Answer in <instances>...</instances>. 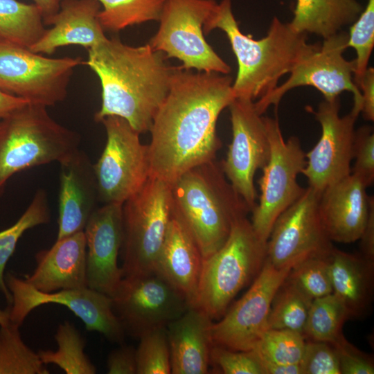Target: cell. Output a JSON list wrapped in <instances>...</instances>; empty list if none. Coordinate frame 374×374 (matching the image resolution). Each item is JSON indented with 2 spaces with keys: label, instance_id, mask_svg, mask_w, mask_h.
<instances>
[{
  "label": "cell",
  "instance_id": "6da1fadb",
  "mask_svg": "<svg viewBox=\"0 0 374 374\" xmlns=\"http://www.w3.org/2000/svg\"><path fill=\"white\" fill-rule=\"evenodd\" d=\"M232 84L228 74L175 66L149 131L150 177L172 184L190 169L215 159L222 147L217 121L235 98Z\"/></svg>",
  "mask_w": 374,
  "mask_h": 374
},
{
  "label": "cell",
  "instance_id": "7a4b0ae2",
  "mask_svg": "<svg viewBox=\"0 0 374 374\" xmlns=\"http://www.w3.org/2000/svg\"><path fill=\"white\" fill-rule=\"evenodd\" d=\"M148 43L132 46L107 38L88 49L87 64L98 77L101 106L98 123L109 116L125 119L139 134L150 131L169 91L175 69Z\"/></svg>",
  "mask_w": 374,
  "mask_h": 374
},
{
  "label": "cell",
  "instance_id": "3957f363",
  "mask_svg": "<svg viewBox=\"0 0 374 374\" xmlns=\"http://www.w3.org/2000/svg\"><path fill=\"white\" fill-rule=\"evenodd\" d=\"M220 29L226 34L238 62L232 84L235 98L253 101L269 94L279 80L290 73L312 48L307 34L295 31L290 23L274 17L267 34L253 39L243 34L232 10L231 0L217 3L203 26L204 33Z\"/></svg>",
  "mask_w": 374,
  "mask_h": 374
},
{
  "label": "cell",
  "instance_id": "277c9868",
  "mask_svg": "<svg viewBox=\"0 0 374 374\" xmlns=\"http://www.w3.org/2000/svg\"><path fill=\"white\" fill-rule=\"evenodd\" d=\"M170 185L173 211L203 258L220 249L233 223L251 212L216 159L190 169Z\"/></svg>",
  "mask_w": 374,
  "mask_h": 374
},
{
  "label": "cell",
  "instance_id": "5b68a950",
  "mask_svg": "<svg viewBox=\"0 0 374 374\" xmlns=\"http://www.w3.org/2000/svg\"><path fill=\"white\" fill-rule=\"evenodd\" d=\"M46 108L28 103L1 119L0 195L15 173L61 163L79 149L80 136L56 122Z\"/></svg>",
  "mask_w": 374,
  "mask_h": 374
},
{
  "label": "cell",
  "instance_id": "8992f818",
  "mask_svg": "<svg viewBox=\"0 0 374 374\" xmlns=\"http://www.w3.org/2000/svg\"><path fill=\"white\" fill-rule=\"evenodd\" d=\"M267 242L255 233L247 217L233 224L224 244L203 259L193 303L213 320L222 317L237 294L260 272Z\"/></svg>",
  "mask_w": 374,
  "mask_h": 374
},
{
  "label": "cell",
  "instance_id": "52a82bcc",
  "mask_svg": "<svg viewBox=\"0 0 374 374\" xmlns=\"http://www.w3.org/2000/svg\"><path fill=\"white\" fill-rule=\"evenodd\" d=\"M172 210L171 185L153 177L123 204V277L155 271Z\"/></svg>",
  "mask_w": 374,
  "mask_h": 374
},
{
  "label": "cell",
  "instance_id": "ba28073f",
  "mask_svg": "<svg viewBox=\"0 0 374 374\" xmlns=\"http://www.w3.org/2000/svg\"><path fill=\"white\" fill-rule=\"evenodd\" d=\"M215 0H166L159 26L148 44L184 69L229 74L231 68L204 38L203 26L217 5Z\"/></svg>",
  "mask_w": 374,
  "mask_h": 374
},
{
  "label": "cell",
  "instance_id": "9c48e42d",
  "mask_svg": "<svg viewBox=\"0 0 374 374\" xmlns=\"http://www.w3.org/2000/svg\"><path fill=\"white\" fill-rule=\"evenodd\" d=\"M270 146L267 164L258 181L260 195L251 211V223L256 235L267 242L278 217L303 194L297 176L306 165L300 140L283 138L277 118L264 116Z\"/></svg>",
  "mask_w": 374,
  "mask_h": 374
},
{
  "label": "cell",
  "instance_id": "30bf717a",
  "mask_svg": "<svg viewBox=\"0 0 374 374\" xmlns=\"http://www.w3.org/2000/svg\"><path fill=\"white\" fill-rule=\"evenodd\" d=\"M80 57L51 58L0 40V89L46 107L62 102Z\"/></svg>",
  "mask_w": 374,
  "mask_h": 374
},
{
  "label": "cell",
  "instance_id": "8fae6325",
  "mask_svg": "<svg viewBox=\"0 0 374 374\" xmlns=\"http://www.w3.org/2000/svg\"><path fill=\"white\" fill-rule=\"evenodd\" d=\"M100 123L107 140L98 161L93 164L98 199L104 204H123L150 177L148 145L124 118L109 116Z\"/></svg>",
  "mask_w": 374,
  "mask_h": 374
},
{
  "label": "cell",
  "instance_id": "7c38bea8",
  "mask_svg": "<svg viewBox=\"0 0 374 374\" xmlns=\"http://www.w3.org/2000/svg\"><path fill=\"white\" fill-rule=\"evenodd\" d=\"M348 35L343 31L323 39L322 44L315 43L312 48L296 63L290 77L278 85L269 94L254 101L256 110L263 114L273 105L277 107L283 96L290 90L310 86L320 91L324 100L330 101L343 91L353 96L352 109L361 112L362 93L353 75L355 71V60H347L344 53L348 48Z\"/></svg>",
  "mask_w": 374,
  "mask_h": 374
},
{
  "label": "cell",
  "instance_id": "4fadbf2b",
  "mask_svg": "<svg viewBox=\"0 0 374 374\" xmlns=\"http://www.w3.org/2000/svg\"><path fill=\"white\" fill-rule=\"evenodd\" d=\"M5 281L12 299L8 306L10 323L20 327L35 308L56 303L73 312L88 331L98 332L109 341L123 344L125 332L113 310L110 296L88 287L43 292L11 273L7 274Z\"/></svg>",
  "mask_w": 374,
  "mask_h": 374
},
{
  "label": "cell",
  "instance_id": "5bb4252c",
  "mask_svg": "<svg viewBox=\"0 0 374 374\" xmlns=\"http://www.w3.org/2000/svg\"><path fill=\"white\" fill-rule=\"evenodd\" d=\"M111 298L125 334L137 338L149 330L166 327L190 307L156 271L123 277Z\"/></svg>",
  "mask_w": 374,
  "mask_h": 374
},
{
  "label": "cell",
  "instance_id": "9a60e30c",
  "mask_svg": "<svg viewBox=\"0 0 374 374\" xmlns=\"http://www.w3.org/2000/svg\"><path fill=\"white\" fill-rule=\"evenodd\" d=\"M232 140L222 169L234 190L251 211L256 205L254 177L267 163L270 146L264 116L254 101L235 98L229 106Z\"/></svg>",
  "mask_w": 374,
  "mask_h": 374
},
{
  "label": "cell",
  "instance_id": "2e32d148",
  "mask_svg": "<svg viewBox=\"0 0 374 374\" xmlns=\"http://www.w3.org/2000/svg\"><path fill=\"white\" fill-rule=\"evenodd\" d=\"M321 127L316 145L305 154L306 165L302 171L309 187L319 195L329 186L351 174L353 160L355 125L359 112L351 109L340 116V100H324L314 110L307 107Z\"/></svg>",
  "mask_w": 374,
  "mask_h": 374
},
{
  "label": "cell",
  "instance_id": "e0dca14e",
  "mask_svg": "<svg viewBox=\"0 0 374 374\" xmlns=\"http://www.w3.org/2000/svg\"><path fill=\"white\" fill-rule=\"evenodd\" d=\"M319 197L308 186L276 220L266 247V259L275 267L291 269L306 258L328 253L334 247L321 221Z\"/></svg>",
  "mask_w": 374,
  "mask_h": 374
},
{
  "label": "cell",
  "instance_id": "ac0fdd59",
  "mask_svg": "<svg viewBox=\"0 0 374 374\" xmlns=\"http://www.w3.org/2000/svg\"><path fill=\"white\" fill-rule=\"evenodd\" d=\"M291 269H278L267 259L247 292L212 323L213 345L233 350L253 349L268 329L273 297Z\"/></svg>",
  "mask_w": 374,
  "mask_h": 374
},
{
  "label": "cell",
  "instance_id": "d6986e66",
  "mask_svg": "<svg viewBox=\"0 0 374 374\" xmlns=\"http://www.w3.org/2000/svg\"><path fill=\"white\" fill-rule=\"evenodd\" d=\"M83 231L87 286L112 297L123 278L118 265L123 242V204H104L97 208Z\"/></svg>",
  "mask_w": 374,
  "mask_h": 374
},
{
  "label": "cell",
  "instance_id": "ffe728a7",
  "mask_svg": "<svg viewBox=\"0 0 374 374\" xmlns=\"http://www.w3.org/2000/svg\"><path fill=\"white\" fill-rule=\"evenodd\" d=\"M367 187L350 174L327 188L319 199V213L332 242L348 244L359 240L366 225L373 197Z\"/></svg>",
  "mask_w": 374,
  "mask_h": 374
},
{
  "label": "cell",
  "instance_id": "44dd1931",
  "mask_svg": "<svg viewBox=\"0 0 374 374\" xmlns=\"http://www.w3.org/2000/svg\"><path fill=\"white\" fill-rule=\"evenodd\" d=\"M60 164L56 240L83 231L99 201L93 166L85 152L78 149Z\"/></svg>",
  "mask_w": 374,
  "mask_h": 374
},
{
  "label": "cell",
  "instance_id": "7402d4cb",
  "mask_svg": "<svg viewBox=\"0 0 374 374\" xmlns=\"http://www.w3.org/2000/svg\"><path fill=\"white\" fill-rule=\"evenodd\" d=\"M37 266L24 280L43 292L87 287V245L84 231L56 240L35 256Z\"/></svg>",
  "mask_w": 374,
  "mask_h": 374
},
{
  "label": "cell",
  "instance_id": "603a6c76",
  "mask_svg": "<svg viewBox=\"0 0 374 374\" xmlns=\"http://www.w3.org/2000/svg\"><path fill=\"white\" fill-rule=\"evenodd\" d=\"M100 6L97 0H62L58 12L48 23L53 27L29 48L51 55L69 45L87 50L93 47L107 38L98 17Z\"/></svg>",
  "mask_w": 374,
  "mask_h": 374
},
{
  "label": "cell",
  "instance_id": "cb8c5ba5",
  "mask_svg": "<svg viewBox=\"0 0 374 374\" xmlns=\"http://www.w3.org/2000/svg\"><path fill=\"white\" fill-rule=\"evenodd\" d=\"M213 319L204 311L190 307L166 326L170 353L171 373H208L213 346Z\"/></svg>",
  "mask_w": 374,
  "mask_h": 374
},
{
  "label": "cell",
  "instance_id": "d4e9b609",
  "mask_svg": "<svg viewBox=\"0 0 374 374\" xmlns=\"http://www.w3.org/2000/svg\"><path fill=\"white\" fill-rule=\"evenodd\" d=\"M203 259L196 242L172 210L155 271L179 291L190 307L195 297Z\"/></svg>",
  "mask_w": 374,
  "mask_h": 374
},
{
  "label": "cell",
  "instance_id": "484cf974",
  "mask_svg": "<svg viewBox=\"0 0 374 374\" xmlns=\"http://www.w3.org/2000/svg\"><path fill=\"white\" fill-rule=\"evenodd\" d=\"M332 293L344 304L351 317L366 314L371 302L374 262L361 254L335 247L328 255Z\"/></svg>",
  "mask_w": 374,
  "mask_h": 374
},
{
  "label": "cell",
  "instance_id": "4316f807",
  "mask_svg": "<svg viewBox=\"0 0 374 374\" xmlns=\"http://www.w3.org/2000/svg\"><path fill=\"white\" fill-rule=\"evenodd\" d=\"M364 8L357 0H296L290 23L301 33H314L326 39L352 24Z\"/></svg>",
  "mask_w": 374,
  "mask_h": 374
},
{
  "label": "cell",
  "instance_id": "83f0119b",
  "mask_svg": "<svg viewBox=\"0 0 374 374\" xmlns=\"http://www.w3.org/2000/svg\"><path fill=\"white\" fill-rule=\"evenodd\" d=\"M44 25L34 3L0 0V40L30 48L44 34Z\"/></svg>",
  "mask_w": 374,
  "mask_h": 374
},
{
  "label": "cell",
  "instance_id": "f1b7e54d",
  "mask_svg": "<svg viewBox=\"0 0 374 374\" xmlns=\"http://www.w3.org/2000/svg\"><path fill=\"white\" fill-rule=\"evenodd\" d=\"M351 315L344 304L333 294L313 299L303 332L307 340L337 346L346 338L344 323Z\"/></svg>",
  "mask_w": 374,
  "mask_h": 374
},
{
  "label": "cell",
  "instance_id": "f546056e",
  "mask_svg": "<svg viewBox=\"0 0 374 374\" xmlns=\"http://www.w3.org/2000/svg\"><path fill=\"white\" fill-rule=\"evenodd\" d=\"M312 301L287 276L273 297L268 329H286L303 334Z\"/></svg>",
  "mask_w": 374,
  "mask_h": 374
},
{
  "label": "cell",
  "instance_id": "4dcf8cb0",
  "mask_svg": "<svg viewBox=\"0 0 374 374\" xmlns=\"http://www.w3.org/2000/svg\"><path fill=\"white\" fill-rule=\"evenodd\" d=\"M54 337L57 350H39L37 353L43 364H55L66 374L96 373L95 365L84 352L85 339L71 323L66 321L60 324Z\"/></svg>",
  "mask_w": 374,
  "mask_h": 374
},
{
  "label": "cell",
  "instance_id": "1f68e13d",
  "mask_svg": "<svg viewBox=\"0 0 374 374\" xmlns=\"http://www.w3.org/2000/svg\"><path fill=\"white\" fill-rule=\"evenodd\" d=\"M98 17L104 31L118 32L148 21H159L166 0H97Z\"/></svg>",
  "mask_w": 374,
  "mask_h": 374
},
{
  "label": "cell",
  "instance_id": "d6a6232c",
  "mask_svg": "<svg viewBox=\"0 0 374 374\" xmlns=\"http://www.w3.org/2000/svg\"><path fill=\"white\" fill-rule=\"evenodd\" d=\"M50 220V211L46 192L39 189L30 204L10 227L0 231V291L4 295L8 305L12 303V294L6 286L4 269L6 263L15 251L18 240L29 229L46 224Z\"/></svg>",
  "mask_w": 374,
  "mask_h": 374
},
{
  "label": "cell",
  "instance_id": "836d02e7",
  "mask_svg": "<svg viewBox=\"0 0 374 374\" xmlns=\"http://www.w3.org/2000/svg\"><path fill=\"white\" fill-rule=\"evenodd\" d=\"M19 326H0V374H48L49 371L23 341Z\"/></svg>",
  "mask_w": 374,
  "mask_h": 374
},
{
  "label": "cell",
  "instance_id": "e575fe53",
  "mask_svg": "<svg viewBox=\"0 0 374 374\" xmlns=\"http://www.w3.org/2000/svg\"><path fill=\"white\" fill-rule=\"evenodd\" d=\"M305 339L303 334L286 329H268L253 350L261 360L283 365L299 364Z\"/></svg>",
  "mask_w": 374,
  "mask_h": 374
},
{
  "label": "cell",
  "instance_id": "d590c367",
  "mask_svg": "<svg viewBox=\"0 0 374 374\" xmlns=\"http://www.w3.org/2000/svg\"><path fill=\"white\" fill-rule=\"evenodd\" d=\"M139 339L136 349V374L171 373L166 327L149 330Z\"/></svg>",
  "mask_w": 374,
  "mask_h": 374
},
{
  "label": "cell",
  "instance_id": "8d00e7d4",
  "mask_svg": "<svg viewBox=\"0 0 374 374\" xmlns=\"http://www.w3.org/2000/svg\"><path fill=\"white\" fill-rule=\"evenodd\" d=\"M348 35L347 46L355 49L357 54L353 80L359 87L374 46V0H368L366 7L352 24Z\"/></svg>",
  "mask_w": 374,
  "mask_h": 374
},
{
  "label": "cell",
  "instance_id": "74e56055",
  "mask_svg": "<svg viewBox=\"0 0 374 374\" xmlns=\"http://www.w3.org/2000/svg\"><path fill=\"white\" fill-rule=\"evenodd\" d=\"M328 253L303 260L292 267L287 275L312 299L332 293Z\"/></svg>",
  "mask_w": 374,
  "mask_h": 374
},
{
  "label": "cell",
  "instance_id": "f35d334b",
  "mask_svg": "<svg viewBox=\"0 0 374 374\" xmlns=\"http://www.w3.org/2000/svg\"><path fill=\"white\" fill-rule=\"evenodd\" d=\"M210 362L224 374H264L257 355L253 350H233L213 345Z\"/></svg>",
  "mask_w": 374,
  "mask_h": 374
},
{
  "label": "cell",
  "instance_id": "ab89813d",
  "mask_svg": "<svg viewBox=\"0 0 374 374\" xmlns=\"http://www.w3.org/2000/svg\"><path fill=\"white\" fill-rule=\"evenodd\" d=\"M299 365L301 374H341L337 352L326 342L305 339Z\"/></svg>",
  "mask_w": 374,
  "mask_h": 374
},
{
  "label": "cell",
  "instance_id": "60d3db41",
  "mask_svg": "<svg viewBox=\"0 0 374 374\" xmlns=\"http://www.w3.org/2000/svg\"><path fill=\"white\" fill-rule=\"evenodd\" d=\"M351 174L357 177L368 188L374 181V132L369 125L355 130Z\"/></svg>",
  "mask_w": 374,
  "mask_h": 374
},
{
  "label": "cell",
  "instance_id": "b9f144b4",
  "mask_svg": "<svg viewBox=\"0 0 374 374\" xmlns=\"http://www.w3.org/2000/svg\"><path fill=\"white\" fill-rule=\"evenodd\" d=\"M337 352L341 374H373L371 357L349 343L346 339L334 346Z\"/></svg>",
  "mask_w": 374,
  "mask_h": 374
},
{
  "label": "cell",
  "instance_id": "7bdbcfd3",
  "mask_svg": "<svg viewBox=\"0 0 374 374\" xmlns=\"http://www.w3.org/2000/svg\"><path fill=\"white\" fill-rule=\"evenodd\" d=\"M107 368L109 374H136V349L122 344L109 354Z\"/></svg>",
  "mask_w": 374,
  "mask_h": 374
},
{
  "label": "cell",
  "instance_id": "ee69618b",
  "mask_svg": "<svg viewBox=\"0 0 374 374\" xmlns=\"http://www.w3.org/2000/svg\"><path fill=\"white\" fill-rule=\"evenodd\" d=\"M362 93V111L364 119L374 121V69L368 67L359 85Z\"/></svg>",
  "mask_w": 374,
  "mask_h": 374
},
{
  "label": "cell",
  "instance_id": "f6af8a7d",
  "mask_svg": "<svg viewBox=\"0 0 374 374\" xmlns=\"http://www.w3.org/2000/svg\"><path fill=\"white\" fill-rule=\"evenodd\" d=\"M361 255L374 262V205L371 207L364 230L359 238Z\"/></svg>",
  "mask_w": 374,
  "mask_h": 374
},
{
  "label": "cell",
  "instance_id": "bcb514c9",
  "mask_svg": "<svg viewBox=\"0 0 374 374\" xmlns=\"http://www.w3.org/2000/svg\"><path fill=\"white\" fill-rule=\"evenodd\" d=\"M28 103L24 99L9 94L0 89V119Z\"/></svg>",
  "mask_w": 374,
  "mask_h": 374
},
{
  "label": "cell",
  "instance_id": "7dc6e473",
  "mask_svg": "<svg viewBox=\"0 0 374 374\" xmlns=\"http://www.w3.org/2000/svg\"><path fill=\"white\" fill-rule=\"evenodd\" d=\"M260 362L264 374H301L299 364L283 365L261 359Z\"/></svg>",
  "mask_w": 374,
  "mask_h": 374
},
{
  "label": "cell",
  "instance_id": "c3c4849f",
  "mask_svg": "<svg viewBox=\"0 0 374 374\" xmlns=\"http://www.w3.org/2000/svg\"><path fill=\"white\" fill-rule=\"evenodd\" d=\"M42 15L44 23L48 25L50 19L58 12L62 0H33Z\"/></svg>",
  "mask_w": 374,
  "mask_h": 374
},
{
  "label": "cell",
  "instance_id": "681fc988",
  "mask_svg": "<svg viewBox=\"0 0 374 374\" xmlns=\"http://www.w3.org/2000/svg\"><path fill=\"white\" fill-rule=\"evenodd\" d=\"M10 323L9 309L2 310L0 309V326H5Z\"/></svg>",
  "mask_w": 374,
  "mask_h": 374
}]
</instances>
